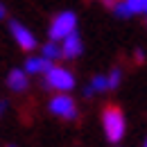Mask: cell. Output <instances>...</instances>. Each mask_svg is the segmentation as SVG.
Masks as SVG:
<instances>
[{"mask_svg": "<svg viewBox=\"0 0 147 147\" xmlns=\"http://www.w3.org/2000/svg\"><path fill=\"white\" fill-rule=\"evenodd\" d=\"M102 127H104V136L109 138V143H120L125 136V129H127L125 113L115 104H109L102 111Z\"/></svg>", "mask_w": 147, "mask_h": 147, "instance_id": "obj_1", "label": "cell"}, {"mask_svg": "<svg viewBox=\"0 0 147 147\" xmlns=\"http://www.w3.org/2000/svg\"><path fill=\"white\" fill-rule=\"evenodd\" d=\"M75 30H77V16L73 11H61L52 25H50V41H66L68 36H73Z\"/></svg>", "mask_w": 147, "mask_h": 147, "instance_id": "obj_2", "label": "cell"}, {"mask_svg": "<svg viewBox=\"0 0 147 147\" xmlns=\"http://www.w3.org/2000/svg\"><path fill=\"white\" fill-rule=\"evenodd\" d=\"M45 86L52 91H70L75 86V77L70 70L61 68V66H52V70L45 75Z\"/></svg>", "mask_w": 147, "mask_h": 147, "instance_id": "obj_3", "label": "cell"}, {"mask_svg": "<svg viewBox=\"0 0 147 147\" xmlns=\"http://www.w3.org/2000/svg\"><path fill=\"white\" fill-rule=\"evenodd\" d=\"M50 113H55L59 118H66V120H75L77 118V104L70 95L59 93L50 100Z\"/></svg>", "mask_w": 147, "mask_h": 147, "instance_id": "obj_4", "label": "cell"}, {"mask_svg": "<svg viewBox=\"0 0 147 147\" xmlns=\"http://www.w3.org/2000/svg\"><path fill=\"white\" fill-rule=\"evenodd\" d=\"M9 30H11V34H14V38H16V43H18L20 50H25V52H30V50H34L36 48V36L25 27V25H20V23H11L9 25Z\"/></svg>", "mask_w": 147, "mask_h": 147, "instance_id": "obj_5", "label": "cell"}, {"mask_svg": "<svg viewBox=\"0 0 147 147\" xmlns=\"http://www.w3.org/2000/svg\"><path fill=\"white\" fill-rule=\"evenodd\" d=\"M52 61L50 59H45V57H30L27 61H25V73L27 75H48L52 70Z\"/></svg>", "mask_w": 147, "mask_h": 147, "instance_id": "obj_6", "label": "cell"}, {"mask_svg": "<svg viewBox=\"0 0 147 147\" xmlns=\"http://www.w3.org/2000/svg\"><path fill=\"white\" fill-rule=\"evenodd\" d=\"M27 84H30V79H27V73H25V70H18V68L9 70V75H7V86L14 93L27 91Z\"/></svg>", "mask_w": 147, "mask_h": 147, "instance_id": "obj_7", "label": "cell"}, {"mask_svg": "<svg viewBox=\"0 0 147 147\" xmlns=\"http://www.w3.org/2000/svg\"><path fill=\"white\" fill-rule=\"evenodd\" d=\"M84 52V43H82V38L73 34V36H68L63 43H61V55L66 57V59H75V57H79Z\"/></svg>", "mask_w": 147, "mask_h": 147, "instance_id": "obj_8", "label": "cell"}, {"mask_svg": "<svg viewBox=\"0 0 147 147\" xmlns=\"http://www.w3.org/2000/svg\"><path fill=\"white\" fill-rule=\"evenodd\" d=\"M41 52H43V57H45V59H50V61H57L59 57H63V55H61V45H57L55 41L45 43V45L41 48Z\"/></svg>", "mask_w": 147, "mask_h": 147, "instance_id": "obj_9", "label": "cell"}, {"mask_svg": "<svg viewBox=\"0 0 147 147\" xmlns=\"http://www.w3.org/2000/svg\"><path fill=\"white\" fill-rule=\"evenodd\" d=\"M93 88V93H102V91H111L109 88V79L104 77V75H95L91 79V84H88Z\"/></svg>", "mask_w": 147, "mask_h": 147, "instance_id": "obj_10", "label": "cell"}, {"mask_svg": "<svg viewBox=\"0 0 147 147\" xmlns=\"http://www.w3.org/2000/svg\"><path fill=\"white\" fill-rule=\"evenodd\" d=\"M125 2H127L131 16H134V14H143V11H145V0H125Z\"/></svg>", "mask_w": 147, "mask_h": 147, "instance_id": "obj_11", "label": "cell"}, {"mask_svg": "<svg viewBox=\"0 0 147 147\" xmlns=\"http://www.w3.org/2000/svg\"><path fill=\"white\" fill-rule=\"evenodd\" d=\"M107 79H109V88H118V86H120V79H122L120 68H113V70L109 73V77H107Z\"/></svg>", "mask_w": 147, "mask_h": 147, "instance_id": "obj_12", "label": "cell"}, {"mask_svg": "<svg viewBox=\"0 0 147 147\" xmlns=\"http://www.w3.org/2000/svg\"><path fill=\"white\" fill-rule=\"evenodd\" d=\"M113 11H115V16L118 18H129L131 16V11H129V7H127V2L122 0V2H118L115 7H113Z\"/></svg>", "mask_w": 147, "mask_h": 147, "instance_id": "obj_13", "label": "cell"}, {"mask_svg": "<svg viewBox=\"0 0 147 147\" xmlns=\"http://www.w3.org/2000/svg\"><path fill=\"white\" fill-rule=\"evenodd\" d=\"M143 59H145L143 50H136V61H138V63H143Z\"/></svg>", "mask_w": 147, "mask_h": 147, "instance_id": "obj_14", "label": "cell"}, {"mask_svg": "<svg viewBox=\"0 0 147 147\" xmlns=\"http://www.w3.org/2000/svg\"><path fill=\"white\" fill-rule=\"evenodd\" d=\"M5 16H7V9H5V5H2V2H0V20L5 18Z\"/></svg>", "mask_w": 147, "mask_h": 147, "instance_id": "obj_15", "label": "cell"}, {"mask_svg": "<svg viewBox=\"0 0 147 147\" xmlns=\"http://www.w3.org/2000/svg\"><path fill=\"white\" fill-rule=\"evenodd\" d=\"M7 111V100H0V113H5Z\"/></svg>", "mask_w": 147, "mask_h": 147, "instance_id": "obj_16", "label": "cell"}, {"mask_svg": "<svg viewBox=\"0 0 147 147\" xmlns=\"http://www.w3.org/2000/svg\"><path fill=\"white\" fill-rule=\"evenodd\" d=\"M145 11H147V0H145Z\"/></svg>", "mask_w": 147, "mask_h": 147, "instance_id": "obj_17", "label": "cell"}, {"mask_svg": "<svg viewBox=\"0 0 147 147\" xmlns=\"http://www.w3.org/2000/svg\"><path fill=\"white\" fill-rule=\"evenodd\" d=\"M143 147H147V140H145V145H143Z\"/></svg>", "mask_w": 147, "mask_h": 147, "instance_id": "obj_18", "label": "cell"}, {"mask_svg": "<svg viewBox=\"0 0 147 147\" xmlns=\"http://www.w3.org/2000/svg\"><path fill=\"white\" fill-rule=\"evenodd\" d=\"M7 147H14V145H7Z\"/></svg>", "mask_w": 147, "mask_h": 147, "instance_id": "obj_19", "label": "cell"}]
</instances>
